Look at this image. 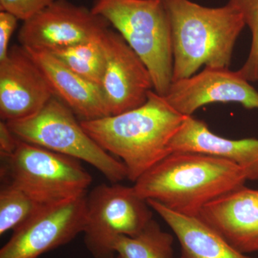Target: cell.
Masks as SVG:
<instances>
[{
  "label": "cell",
  "instance_id": "6da1fadb",
  "mask_svg": "<svg viewBox=\"0 0 258 258\" xmlns=\"http://www.w3.org/2000/svg\"><path fill=\"white\" fill-rule=\"evenodd\" d=\"M247 181L244 171L231 161L203 153L174 152L146 171L133 186L147 201L198 217L205 205Z\"/></svg>",
  "mask_w": 258,
  "mask_h": 258
},
{
  "label": "cell",
  "instance_id": "7a4b0ae2",
  "mask_svg": "<svg viewBox=\"0 0 258 258\" xmlns=\"http://www.w3.org/2000/svg\"><path fill=\"white\" fill-rule=\"evenodd\" d=\"M187 116L172 108L164 96L151 91L142 106L118 115L81 120L88 135L126 168L135 182L171 154L170 144Z\"/></svg>",
  "mask_w": 258,
  "mask_h": 258
},
{
  "label": "cell",
  "instance_id": "3957f363",
  "mask_svg": "<svg viewBox=\"0 0 258 258\" xmlns=\"http://www.w3.org/2000/svg\"><path fill=\"white\" fill-rule=\"evenodd\" d=\"M172 37L173 79H187L202 66L229 69L235 42L246 26L243 17L228 3L208 8L190 0H162Z\"/></svg>",
  "mask_w": 258,
  "mask_h": 258
},
{
  "label": "cell",
  "instance_id": "277c9868",
  "mask_svg": "<svg viewBox=\"0 0 258 258\" xmlns=\"http://www.w3.org/2000/svg\"><path fill=\"white\" fill-rule=\"evenodd\" d=\"M91 10L124 39L150 72L154 91L165 96L172 83L174 57L162 0H95Z\"/></svg>",
  "mask_w": 258,
  "mask_h": 258
},
{
  "label": "cell",
  "instance_id": "5b68a950",
  "mask_svg": "<svg viewBox=\"0 0 258 258\" xmlns=\"http://www.w3.org/2000/svg\"><path fill=\"white\" fill-rule=\"evenodd\" d=\"M6 123L20 140L84 161L111 183L128 178L123 162L100 147L76 120L72 110L57 97L32 116Z\"/></svg>",
  "mask_w": 258,
  "mask_h": 258
},
{
  "label": "cell",
  "instance_id": "8992f818",
  "mask_svg": "<svg viewBox=\"0 0 258 258\" xmlns=\"http://www.w3.org/2000/svg\"><path fill=\"white\" fill-rule=\"evenodd\" d=\"M2 184L50 204L87 194L92 176L81 161L20 140L15 152L0 157Z\"/></svg>",
  "mask_w": 258,
  "mask_h": 258
},
{
  "label": "cell",
  "instance_id": "52a82bcc",
  "mask_svg": "<svg viewBox=\"0 0 258 258\" xmlns=\"http://www.w3.org/2000/svg\"><path fill=\"white\" fill-rule=\"evenodd\" d=\"M152 209L134 186L101 184L86 195V221L83 234L95 258H114L113 240L138 235L153 219Z\"/></svg>",
  "mask_w": 258,
  "mask_h": 258
},
{
  "label": "cell",
  "instance_id": "ba28073f",
  "mask_svg": "<svg viewBox=\"0 0 258 258\" xmlns=\"http://www.w3.org/2000/svg\"><path fill=\"white\" fill-rule=\"evenodd\" d=\"M86 195L44 205L13 230L0 258H39L71 242L84 230Z\"/></svg>",
  "mask_w": 258,
  "mask_h": 258
},
{
  "label": "cell",
  "instance_id": "9c48e42d",
  "mask_svg": "<svg viewBox=\"0 0 258 258\" xmlns=\"http://www.w3.org/2000/svg\"><path fill=\"white\" fill-rule=\"evenodd\" d=\"M109 25L91 9L69 0H55L23 22L18 40L24 48L52 52L92 38Z\"/></svg>",
  "mask_w": 258,
  "mask_h": 258
},
{
  "label": "cell",
  "instance_id": "30bf717a",
  "mask_svg": "<svg viewBox=\"0 0 258 258\" xmlns=\"http://www.w3.org/2000/svg\"><path fill=\"white\" fill-rule=\"evenodd\" d=\"M104 44L106 66L101 87L109 115L138 108L154 88L150 72L118 32L108 29Z\"/></svg>",
  "mask_w": 258,
  "mask_h": 258
},
{
  "label": "cell",
  "instance_id": "8fae6325",
  "mask_svg": "<svg viewBox=\"0 0 258 258\" xmlns=\"http://www.w3.org/2000/svg\"><path fill=\"white\" fill-rule=\"evenodd\" d=\"M164 98L176 111L191 116L212 103H238L258 110V91L238 71L205 67L198 74L174 81Z\"/></svg>",
  "mask_w": 258,
  "mask_h": 258
},
{
  "label": "cell",
  "instance_id": "7c38bea8",
  "mask_svg": "<svg viewBox=\"0 0 258 258\" xmlns=\"http://www.w3.org/2000/svg\"><path fill=\"white\" fill-rule=\"evenodd\" d=\"M54 96L45 75L23 46L10 47L0 61L1 120L32 116Z\"/></svg>",
  "mask_w": 258,
  "mask_h": 258
},
{
  "label": "cell",
  "instance_id": "4fadbf2b",
  "mask_svg": "<svg viewBox=\"0 0 258 258\" xmlns=\"http://www.w3.org/2000/svg\"><path fill=\"white\" fill-rule=\"evenodd\" d=\"M198 217L242 253L258 251V189L232 190L205 205Z\"/></svg>",
  "mask_w": 258,
  "mask_h": 258
},
{
  "label": "cell",
  "instance_id": "5bb4252c",
  "mask_svg": "<svg viewBox=\"0 0 258 258\" xmlns=\"http://www.w3.org/2000/svg\"><path fill=\"white\" fill-rule=\"evenodd\" d=\"M170 149L171 152H198L222 158L240 166L247 180L258 181V139H226L191 115L171 140Z\"/></svg>",
  "mask_w": 258,
  "mask_h": 258
},
{
  "label": "cell",
  "instance_id": "9a60e30c",
  "mask_svg": "<svg viewBox=\"0 0 258 258\" xmlns=\"http://www.w3.org/2000/svg\"><path fill=\"white\" fill-rule=\"evenodd\" d=\"M25 50L45 75L54 96L81 120L109 115L101 86L76 74L48 51Z\"/></svg>",
  "mask_w": 258,
  "mask_h": 258
},
{
  "label": "cell",
  "instance_id": "2e32d148",
  "mask_svg": "<svg viewBox=\"0 0 258 258\" xmlns=\"http://www.w3.org/2000/svg\"><path fill=\"white\" fill-rule=\"evenodd\" d=\"M147 202L176 235L181 258H252L235 249L200 217L171 211L154 200Z\"/></svg>",
  "mask_w": 258,
  "mask_h": 258
},
{
  "label": "cell",
  "instance_id": "e0dca14e",
  "mask_svg": "<svg viewBox=\"0 0 258 258\" xmlns=\"http://www.w3.org/2000/svg\"><path fill=\"white\" fill-rule=\"evenodd\" d=\"M108 30L85 41L50 52L76 74L101 86L106 71L104 37Z\"/></svg>",
  "mask_w": 258,
  "mask_h": 258
},
{
  "label": "cell",
  "instance_id": "ac0fdd59",
  "mask_svg": "<svg viewBox=\"0 0 258 258\" xmlns=\"http://www.w3.org/2000/svg\"><path fill=\"white\" fill-rule=\"evenodd\" d=\"M173 243V236L152 219L138 235L115 237L112 247L123 258H175Z\"/></svg>",
  "mask_w": 258,
  "mask_h": 258
},
{
  "label": "cell",
  "instance_id": "d6986e66",
  "mask_svg": "<svg viewBox=\"0 0 258 258\" xmlns=\"http://www.w3.org/2000/svg\"><path fill=\"white\" fill-rule=\"evenodd\" d=\"M47 204L37 201L23 190L2 184L0 189V235L15 230Z\"/></svg>",
  "mask_w": 258,
  "mask_h": 258
},
{
  "label": "cell",
  "instance_id": "ffe728a7",
  "mask_svg": "<svg viewBox=\"0 0 258 258\" xmlns=\"http://www.w3.org/2000/svg\"><path fill=\"white\" fill-rule=\"evenodd\" d=\"M240 12L252 34L250 50L247 60L238 72L249 82L258 81V0H230Z\"/></svg>",
  "mask_w": 258,
  "mask_h": 258
},
{
  "label": "cell",
  "instance_id": "44dd1931",
  "mask_svg": "<svg viewBox=\"0 0 258 258\" xmlns=\"http://www.w3.org/2000/svg\"><path fill=\"white\" fill-rule=\"evenodd\" d=\"M55 0H0V11L8 12L19 20L26 21Z\"/></svg>",
  "mask_w": 258,
  "mask_h": 258
},
{
  "label": "cell",
  "instance_id": "7402d4cb",
  "mask_svg": "<svg viewBox=\"0 0 258 258\" xmlns=\"http://www.w3.org/2000/svg\"><path fill=\"white\" fill-rule=\"evenodd\" d=\"M18 19L8 12L0 11V61L4 60L10 50V42L18 26Z\"/></svg>",
  "mask_w": 258,
  "mask_h": 258
},
{
  "label": "cell",
  "instance_id": "603a6c76",
  "mask_svg": "<svg viewBox=\"0 0 258 258\" xmlns=\"http://www.w3.org/2000/svg\"><path fill=\"white\" fill-rule=\"evenodd\" d=\"M19 139L8 127L4 120L0 121V157L13 154L18 146Z\"/></svg>",
  "mask_w": 258,
  "mask_h": 258
},
{
  "label": "cell",
  "instance_id": "cb8c5ba5",
  "mask_svg": "<svg viewBox=\"0 0 258 258\" xmlns=\"http://www.w3.org/2000/svg\"><path fill=\"white\" fill-rule=\"evenodd\" d=\"M114 258H123V257H122L121 256L118 255V254H116V255H115V257Z\"/></svg>",
  "mask_w": 258,
  "mask_h": 258
}]
</instances>
